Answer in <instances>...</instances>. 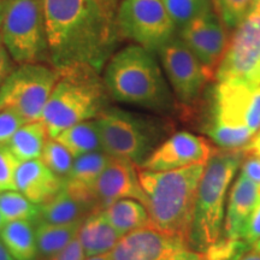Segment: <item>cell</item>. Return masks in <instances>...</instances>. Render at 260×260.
I'll list each match as a JSON object with an SVG mask.
<instances>
[{
    "label": "cell",
    "mask_w": 260,
    "mask_h": 260,
    "mask_svg": "<svg viewBox=\"0 0 260 260\" xmlns=\"http://www.w3.org/2000/svg\"><path fill=\"white\" fill-rule=\"evenodd\" d=\"M118 0H40L51 64H87L99 73L115 53Z\"/></svg>",
    "instance_id": "cell-1"
},
{
    "label": "cell",
    "mask_w": 260,
    "mask_h": 260,
    "mask_svg": "<svg viewBox=\"0 0 260 260\" xmlns=\"http://www.w3.org/2000/svg\"><path fill=\"white\" fill-rule=\"evenodd\" d=\"M110 98L159 113H170L178 103L154 53L139 45L115 52L103 74Z\"/></svg>",
    "instance_id": "cell-2"
},
{
    "label": "cell",
    "mask_w": 260,
    "mask_h": 260,
    "mask_svg": "<svg viewBox=\"0 0 260 260\" xmlns=\"http://www.w3.org/2000/svg\"><path fill=\"white\" fill-rule=\"evenodd\" d=\"M205 165L194 164L160 172L144 170L136 165L140 187L144 191L142 204L148 212L151 225L188 241Z\"/></svg>",
    "instance_id": "cell-3"
},
{
    "label": "cell",
    "mask_w": 260,
    "mask_h": 260,
    "mask_svg": "<svg viewBox=\"0 0 260 260\" xmlns=\"http://www.w3.org/2000/svg\"><path fill=\"white\" fill-rule=\"evenodd\" d=\"M58 70L59 79L41 116L51 139L71 125L98 118L109 107L110 99L102 73L90 65Z\"/></svg>",
    "instance_id": "cell-4"
},
{
    "label": "cell",
    "mask_w": 260,
    "mask_h": 260,
    "mask_svg": "<svg viewBox=\"0 0 260 260\" xmlns=\"http://www.w3.org/2000/svg\"><path fill=\"white\" fill-rule=\"evenodd\" d=\"M207 95L204 132L219 148H245L260 129V86L217 82Z\"/></svg>",
    "instance_id": "cell-5"
},
{
    "label": "cell",
    "mask_w": 260,
    "mask_h": 260,
    "mask_svg": "<svg viewBox=\"0 0 260 260\" xmlns=\"http://www.w3.org/2000/svg\"><path fill=\"white\" fill-rule=\"evenodd\" d=\"M245 155L243 148H214L205 165L188 236V243L193 251L204 252L222 236L226 193Z\"/></svg>",
    "instance_id": "cell-6"
},
{
    "label": "cell",
    "mask_w": 260,
    "mask_h": 260,
    "mask_svg": "<svg viewBox=\"0 0 260 260\" xmlns=\"http://www.w3.org/2000/svg\"><path fill=\"white\" fill-rule=\"evenodd\" d=\"M103 151L140 165L161 144L165 122L107 107L95 118Z\"/></svg>",
    "instance_id": "cell-7"
},
{
    "label": "cell",
    "mask_w": 260,
    "mask_h": 260,
    "mask_svg": "<svg viewBox=\"0 0 260 260\" xmlns=\"http://www.w3.org/2000/svg\"><path fill=\"white\" fill-rule=\"evenodd\" d=\"M0 34L16 64H51L40 0H6Z\"/></svg>",
    "instance_id": "cell-8"
},
{
    "label": "cell",
    "mask_w": 260,
    "mask_h": 260,
    "mask_svg": "<svg viewBox=\"0 0 260 260\" xmlns=\"http://www.w3.org/2000/svg\"><path fill=\"white\" fill-rule=\"evenodd\" d=\"M58 79L59 70L51 64L18 65L0 87V111L12 110L27 123L39 121Z\"/></svg>",
    "instance_id": "cell-9"
},
{
    "label": "cell",
    "mask_w": 260,
    "mask_h": 260,
    "mask_svg": "<svg viewBox=\"0 0 260 260\" xmlns=\"http://www.w3.org/2000/svg\"><path fill=\"white\" fill-rule=\"evenodd\" d=\"M214 79L217 82L260 86V0H255L234 28Z\"/></svg>",
    "instance_id": "cell-10"
},
{
    "label": "cell",
    "mask_w": 260,
    "mask_h": 260,
    "mask_svg": "<svg viewBox=\"0 0 260 260\" xmlns=\"http://www.w3.org/2000/svg\"><path fill=\"white\" fill-rule=\"evenodd\" d=\"M117 28L119 38L154 54L177 31L161 0H122L117 10Z\"/></svg>",
    "instance_id": "cell-11"
},
{
    "label": "cell",
    "mask_w": 260,
    "mask_h": 260,
    "mask_svg": "<svg viewBox=\"0 0 260 260\" xmlns=\"http://www.w3.org/2000/svg\"><path fill=\"white\" fill-rule=\"evenodd\" d=\"M157 54L177 102L186 110L193 109L213 77L178 35L162 45Z\"/></svg>",
    "instance_id": "cell-12"
},
{
    "label": "cell",
    "mask_w": 260,
    "mask_h": 260,
    "mask_svg": "<svg viewBox=\"0 0 260 260\" xmlns=\"http://www.w3.org/2000/svg\"><path fill=\"white\" fill-rule=\"evenodd\" d=\"M178 37L214 79L230 39L229 28L224 23L214 0L212 8L178 29Z\"/></svg>",
    "instance_id": "cell-13"
},
{
    "label": "cell",
    "mask_w": 260,
    "mask_h": 260,
    "mask_svg": "<svg viewBox=\"0 0 260 260\" xmlns=\"http://www.w3.org/2000/svg\"><path fill=\"white\" fill-rule=\"evenodd\" d=\"M214 147L203 136L180 132L164 140L139 168L148 171H170L194 164H206Z\"/></svg>",
    "instance_id": "cell-14"
},
{
    "label": "cell",
    "mask_w": 260,
    "mask_h": 260,
    "mask_svg": "<svg viewBox=\"0 0 260 260\" xmlns=\"http://www.w3.org/2000/svg\"><path fill=\"white\" fill-rule=\"evenodd\" d=\"M182 248H190L186 239L146 225L123 235L110 255L112 260H164Z\"/></svg>",
    "instance_id": "cell-15"
},
{
    "label": "cell",
    "mask_w": 260,
    "mask_h": 260,
    "mask_svg": "<svg viewBox=\"0 0 260 260\" xmlns=\"http://www.w3.org/2000/svg\"><path fill=\"white\" fill-rule=\"evenodd\" d=\"M94 198L99 212L122 199H135L144 203V191L140 187L134 162L110 155L109 162L96 181Z\"/></svg>",
    "instance_id": "cell-16"
},
{
    "label": "cell",
    "mask_w": 260,
    "mask_h": 260,
    "mask_svg": "<svg viewBox=\"0 0 260 260\" xmlns=\"http://www.w3.org/2000/svg\"><path fill=\"white\" fill-rule=\"evenodd\" d=\"M15 181L16 190L39 206L51 200L64 186L63 178L51 171L41 159L19 162Z\"/></svg>",
    "instance_id": "cell-17"
},
{
    "label": "cell",
    "mask_w": 260,
    "mask_h": 260,
    "mask_svg": "<svg viewBox=\"0 0 260 260\" xmlns=\"http://www.w3.org/2000/svg\"><path fill=\"white\" fill-rule=\"evenodd\" d=\"M260 203L259 187L240 172L228 198L223 230L228 239H240L249 216Z\"/></svg>",
    "instance_id": "cell-18"
},
{
    "label": "cell",
    "mask_w": 260,
    "mask_h": 260,
    "mask_svg": "<svg viewBox=\"0 0 260 260\" xmlns=\"http://www.w3.org/2000/svg\"><path fill=\"white\" fill-rule=\"evenodd\" d=\"M109 160L110 155L104 151L83 154L74 159L73 168L69 175L64 178L63 187L65 189L76 199L90 205L95 212L99 211L94 198V188Z\"/></svg>",
    "instance_id": "cell-19"
},
{
    "label": "cell",
    "mask_w": 260,
    "mask_h": 260,
    "mask_svg": "<svg viewBox=\"0 0 260 260\" xmlns=\"http://www.w3.org/2000/svg\"><path fill=\"white\" fill-rule=\"evenodd\" d=\"M122 236L107 222L102 212L92 213L87 217L77 233V240L87 258L110 253Z\"/></svg>",
    "instance_id": "cell-20"
},
{
    "label": "cell",
    "mask_w": 260,
    "mask_h": 260,
    "mask_svg": "<svg viewBox=\"0 0 260 260\" xmlns=\"http://www.w3.org/2000/svg\"><path fill=\"white\" fill-rule=\"evenodd\" d=\"M92 213H95V210L90 205L76 199L63 187V189L51 200L41 205L39 222L52 224L82 223Z\"/></svg>",
    "instance_id": "cell-21"
},
{
    "label": "cell",
    "mask_w": 260,
    "mask_h": 260,
    "mask_svg": "<svg viewBox=\"0 0 260 260\" xmlns=\"http://www.w3.org/2000/svg\"><path fill=\"white\" fill-rule=\"evenodd\" d=\"M0 241L16 260H37V237L32 223L24 220L6 222L0 230Z\"/></svg>",
    "instance_id": "cell-22"
},
{
    "label": "cell",
    "mask_w": 260,
    "mask_h": 260,
    "mask_svg": "<svg viewBox=\"0 0 260 260\" xmlns=\"http://www.w3.org/2000/svg\"><path fill=\"white\" fill-rule=\"evenodd\" d=\"M48 138L46 125L39 119L22 125L6 145L19 161H27L40 159Z\"/></svg>",
    "instance_id": "cell-23"
},
{
    "label": "cell",
    "mask_w": 260,
    "mask_h": 260,
    "mask_svg": "<svg viewBox=\"0 0 260 260\" xmlns=\"http://www.w3.org/2000/svg\"><path fill=\"white\" fill-rule=\"evenodd\" d=\"M103 216L121 235L139 228L151 225L145 205L135 199L116 201L102 211Z\"/></svg>",
    "instance_id": "cell-24"
},
{
    "label": "cell",
    "mask_w": 260,
    "mask_h": 260,
    "mask_svg": "<svg viewBox=\"0 0 260 260\" xmlns=\"http://www.w3.org/2000/svg\"><path fill=\"white\" fill-rule=\"evenodd\" d=\"M54 139L70 152L74 159L92 152L103 151L95 119L71 125L60 132Z\"/></svg>",
    "instance_id": "cell-25"
},
{
    "label": "cell",
    "mask_w": 260,
    "mask_h": 260,
    "mask_svg": "<svg viewBox=\"0 0 260 260\" xmlns=\"http://www.w3.org/2000/svg\"><path fill=\"white\" fill-rule=\"evenodd\" d=\"M82 223L52 224L38 222L35 226V237H37L39 253L38 258H48L65 248L73 240L76 239Z\"/></svg>",
    "instance_id": "cell-26"
},
{
    "label": "cell",
    "mask_w": 260,
    "mask_h": 260,
    "mask_svg": "<svg viewBox=\"0 0 260 260\" xmlns=\"http://www.w3.org/2000/svg\"><path fill=\"white\" fill-rule=\"evenodd\" d=\"M0 213L5 223L12 220L38 223L40 218V206L32 204L19 191H0Z\"/></svg>",
    "instance_id": "cell-27"
},
{
    "label": "cell",
    "mask_w": 260,
    "mask_h": 260,
    "mask_svg": "<svg viewBox=\"0 0 260 260\" xmlns=\"http://www.w3.org/2000/svg\"><path fill=\"white\" fill-rule=\"evenodd\" d=\"M177 29L189 23L213 6V0H161Z\"/></svg>",
    "instance_id": "cell-28"
},
{
    "label": "cell",
    "mask_w": 260,
    "mask_h": 260,
    "mask_svg": "<svg viewBox=\"0 0 260 260\" xmlns=\"http://www.w3.org/2000/svg\"><path fill=\"white\" fill-rule=\"evenodd\" d=\"M40 159L51 171L63 180L69 175L74 164V157L70 152L56 139L51 138H48L45 144Z\"/></svg>",
    "instance_id": "cell-29"
},
{
    "label": "cell",
    "mask_w": 260,
    "mask_h": 260,
    "mask_svg": "<svg viewBox=\"0 0 260 260\" xmlns=\"http://www.w3.org/2000/svg\"><path fill=\"white\" fill-rule=\"evenodd\" d=\"M251 246L247 245L240 239H228L225 236H220L216 242L210 245L200 253L199 260H230L237 253L247 252Z\"/></svg>",
    "instance_id": "cell-30"
},
{
    "label": "cell",
    "mask_w": 260,
    "mask_h": 260,
    "mask_svg": "<svg viewBox=\"0 0 260 260\" xmlns=\"http://www.w3.org/2000/svg\"><path fill=\"white\" fill-rule=\"evenodd\" d=\"M254 3L255 0H214L217 10L229 29L239 24Z\"/></svg>",
    "instance_id": "cell-31"
},
{
    "label": "cell",
    "mask_w": 260,
    "mask_h": 260,
    "mask_svg": "<svg viewBox=\"0 0 260 260\" xmlns=\"http://www.w3.org/2000/svg\"><path fill=\"white\" fill-rule=\"evenodd\" d=\"M19 161L6 144H0V191L16 190V171Z\"/></svg>",
    "instance_id": "cell-32"
},
{
    "label": "cell",
    "mask_w": 260,
    "mask_h": 260,
    "mask_svg": "<svg viewBox=\"0 0 260 260\" xmlns=\"http://www.w3.org/2000/svg\"><path fill=\"white\" fill-rule=\"evenodd\" d=\"M25 122L17 112L12 110L0 111V144H8L15 133L25 124Z\"/></svg>",
    "instance_id": "cell-33"
},
{
    "label": "cell",
    "mask_w": 260,
    "mask_h": 260,
    "mask_svg": "<svg viewBox=\"0 0 260 260\" xmlns=\"http://www.w3.org/2000/svg\"><path fill=\"white\" fill-rule=\"evenodd\" d=\"M260 239V203L255 210L253 211L248 220H247L245 226H243L240 240L246 242L247 245L253 246V243Z\"/></svg>",
    "instance_id": "cell-34"
},
{
    "label": "cell",
    "mask_w": 260,
    "mask_h": 260,
    "mask_svg": "<svg viewBox=\"0 0 260 260\" xmlns=\"http://www.w3.org/2000/svg\"><path fill=\"white\" fill-rule=\"evenodd\" d=\"M246 152V151H245ZM241 174L252 180L260 189V157L246 152L245 158L241 162Z\"/></svg>",
    "instance_id": "cell-35"
},
{
    "label": "cell",
    "mask_w": 260,
    "mask_h": 260,
    "mask_svg": "<svg viewBox=\"0 0 260 260\" xmlns=\"http://www.w3.org/2000/svg\"><path fill=\"white\" fill-rule=\"evenodd\" d=\"M86 259V254H84V251L81 246V243L77 237L73 240L69 245H68L65 248L61 249L56 254L48 256V258L40 259V260H84Z\"/></svg>",
    "instance_id": "cell-36"
},
{
    "label": "cell",
    "mask_w": 260,
    "mask_h": 260,
    "mask_svg": "<svg viewBox=\"0 0 260 260\" xmlns=\"http://www.w3.org/2000/svg\"><path fill=\"white\" fill-rule=\"evenodd\" d=\"M15 65V60L12 59L8 47L5 46L2 34H0V87L10 76V74L16 69Z\"/></svg>",
    "instance_id": "cell-37"
},
{
    "label": "cell",
    "mask_w": 260,
    "mask_h": 260,
    "mask_svg": "<svg viewBox=\"0 0 260 260\" xmlns=\"http://www.w3.org/2000/svg\"><path fill=\"white\" fill-rule=\"evenodd\" d=\"M200 259V253L195 252L190 248H182L178 251L174 252L170 254L168 258L164 260H199Z\"/></svg>",
    "instance_id": "cell-38"
},
{
    "label": "cell",
    "mask_w": 260,
    "mask_h": 260,
    "mask_svg": "<svg viewBox=\"0 0 260 260\" xmlns=\"http://www.w3.org/2000/svg\"><path fill=\"white\" fill-rule=\"evenodd\" d=\"M243 149H245L246 152H248V153H253L260 157V129L258 130V133L253 136L251 142H249Z\"/></svg>",
    "instance_id": "cell-39"
},
{
    "label": "cell",
    "mask_w": 260,
    "mask_h": 260,
    "mask_svg": "<svg viewBox=\"0 0 260 260\" xmlns=\"http://www.w3.org/2000/svg\"><path fill=\"white\" fill-rule=\"evenodd\" d=\"M240 260H260V252L254 248H249L245 254H243Z\"/></svg>",
    "instance_id": "cell-40"
},
{
    "label": "cell",
    "mask_w": 260,
    "mask_h": 260,
    "mask_svg": "<svg viewBox=\"0 0 260 260\" xmlns=\"http://www.w3.org/2000/svg\"><path fill=\"white\" fill-rule=\"evenodd\" d=\"M0 260H16L14 256L10 254L2 241H0Z\"/></svg>",
    "instance_id": "cell-41"
},
{
    "label": "cell",
    "mask_w": 260,
    "mask_h": 260,
    "mask_svg": "<svg viewBox=\"0 0 260 260\" xmlns=\"http://www.w3.org/2000/svg\"><path fill=\"white\" fill-rule=\"evenodd\" d=\"M5 3L6 0H0V28H2L3 19H4V15H5Z\"/></svg>",
    "instance_id": "cell-42"
},
{
    "label": "cell",
    "mask_w": 260,
    "mask_h": 260,
    "mask_svg": "<svg viewBox=\"0 0 260 260\" xmlns=\"http://www.w3.org/2000/svg\"><path fill=\"white\" fill-rule=\"evenodd\" d=\"M84 260H112V259H111V255H110V253H107V254H103V255L89 256V258H87Z\"/></svg>",
    "instance_id": "cell-43"
},
{
    "label": "cell",
    "mask_w": 260,
    "mask_h": 260,
    "mask_svg": "<svg viewBox=\"0 0 260 260\" xmlns=\"http://www.w3.org/2000/svg\"><path fill=\"white\" fill-rule=\"evenodd\" d=\"M246 252H241V253H237V254H235L234 256H232V258H230V260H240V258H241V256L245 254Z\"/></svg>",
    "instance_id": "cell-44"
},
{
    "label": "cell",
    "mask_w": 260,
    "mask_h": 260,
    "mask_svg": "<svg viewBox=\"0 0 260 260\" xmlns=\"http://www.w3.org/2000/svg\"><path fill=\"white\" fill-rule=\"evenodd\" d=\"M252 248H254V249H256V251H259V252H260V239H259L258 241H256V242L253 243Z\"/></svg>",
    "instance_id": "cell-45"
},
{
    "label": "cell",
    "mask_w": 260,
    "mask_h": 260,
    "mask_svg": "<svg viewBox=\"0 0 260 260\" xmlns=\"http://www.w3.org/2000/svg\"><path fill=\"white\" fill-rule=\"evenodd\" d=\"M4 224H5V220H4V218H3L2 213H0V230H2V228L4 226Z\"/></svg>",
    "instance_id": "cell-46"
},
{
    "label": "cell",
    "mask_w": 260,
    "mask_h": 260,
    "mask_svg": "<svg viewBox=\"0 0 260 260\" xmlns=\"http://www.w3.org/2000/svg\"><path fill=\"white\" fill-rule=\"evenodd\" d=\"M118 2H119V0H118Z\"/></svg>",
    "instance_id": "cell-47"
}]
</instances>
